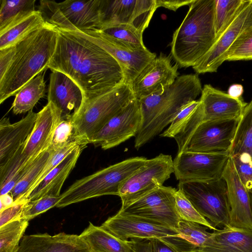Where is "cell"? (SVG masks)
<instances>
[{
    "mask_svg": "<svg viewBox=\"0 0 252 252\" xmlns=\"http://www.w3.org/2000/svg\"><path fill=\"white\" fill-rule=\"evenodd\" d=\"M180 189L197 211L217 226L229 224L230 206L222 177L208 181H180Z\"/></svg>",
    "mask_w": 252,
    "mask_h": 252,
    "instance_id": "52a82bcc",
    "label": "cell"
},
{
    "mask_svg": "<svg viewBox=\"0 0 252 252\" xmlns=\"http://www.w3.org/2000/svg\"><path fill=\"white\" fill-rule=\"evenodd\" d=\"M125 241L132 238H163L179 235L175 229L161 223L118 212L100 226Z\"/></svg>",
    "mask_w": 252,
    "mask_h": 252,
    "instance_id": "ac0fdd59",
    "label": "cell"
},
{
    "mask_svg": "<svg viewBox=\"0 0 252 252\" xmlns=\"http://www.w3.org/2000/svg\"><path fill=\"white\" fill-rule=\"evenodd\" d=\"M28 225V220L18 219L0 227V252H16Z\"/></svg>",
    "mask_w": 252,
    "mask_h": 252,
    "instance_id": "d6a6232c",
    "label": "cell"
},
{
    "mask_svg": "<svg viewBox=\"0 0 252 252\" xmlns=\"http://www.w3.org/2000/svg\"><path fill=\"white\" fill-rule=\"evenodd\" d=\"M35 0H1L0 31L12 22L35 11Z\"/></svg>",
    "mask_w": 252,
    "mask_h": 252,
    "instance_id": "1f68e13d",
    "label": "cell"
},
{
    "mask_svg": "<svg viewBox=\"0 0 252 252\" xmlns=\"http://www.w3.org/2000/svg\"><path fill=\"white\" fill-rule=\"evenodd\" d=\"M86 146L87 144L77 146L32 191L25 200L31 201L47 196H60L64 182Z\"/></svg>",
    "mask_w": 252,
    "mask_h": 252,
    "instance_id": "484cf974",
    "label": "cell"
},
{
    "mask_svg": "<svg viewBox=\"0 0 252 252\" xmlns=\"http://www.w3.org/2000/svg\"><path fill=\"white\" fill-rule=\"evenodd\" d=\"M60 199L61 195L58 197L47 196L35 200L27 201L24 205L20 218L29 221L56 207Z\"/></svg>",
    "mask_w": 252,
    "mask_h": 252,
    "instance_id": "60d3db41",
    "label": "cell"
},
{
    "mask_svg": "<svg viewBox=\"0 0 252 252\" xmlns=\"http://www.w3.org/2000/svg\"><path fill=\"white\" fill-rule=\"evenodd\" d=\"M133 252H153L152 243L150 239L132 238Z\"/></svg>",
    "mask_w": 252,
    "mask_h": 252,
    "instance_id": "7dc6e473",
    "label": "cell"
},
{
    "mask_svg": "<svg viewBox=\"0 0 252 252\" xmlns=\"http://www.w3.org/2000/svg\"><path fill=\"white\" fill-rule=\"evenodd\" d=\"M61 120V113L50 102L37 113L32 130L25 142L20 168L15 174L19 180L37 157L50 146L55 129Z\"/></svg>",
    "mask_w": 252,
    "mask_h": 252,
    "instance_id": "9a60e30c",
    "label": "cell"
},
{
    "mask_svg": "<svg viewBox=\"0 0 252 252\" xmlns=\"http://www.w3.org/2000/svg\"><path fill=\"white\" fill-rule=\"evenodd\" d=\"M27 201L24 200L19 202L14 203L10 207L0 212V227L5 224L21 219L22 212Z\"/></svg>",
    "mask_w": 252,
    "mask_h": 252,
    "instance_id": "7bdbcfd3",
    "label": "cell"
},
{
    "mask_svg": "<svg viewBox=\"0 0 252 252\" xmlns=\"http://www.w3.org/2000/svg\"><path fill=\"white\" fill-rule=\"evenodd\" d=\"M201 94L203 122L240 119L247 104L242 97H232L210 84L204 86Z\"/></svg>",
    "mask_w": 252,
    "mask_h": 252,
    "instance_id": "7402d4cb",
    "label": "cell"
},
{
    "mask_svg": "<svg viewBox=\"0 0 252 252\" xmlns=\"http://www.w3.org/2000/svg\"><path fill=\"white\" fill-rule=\"evenodd\" d=\"M99 30L117 39L136 45L145 46L143 41V32L133 25L119 24L105 27Z\"/></svg>",
    "mask_w": 252,
    "mask_h": 252,
    "instance_id": "8d00e7d4",
    "label": "cell"
},
{
    "mask_svg": "<svg viewBox=\"0 0 252 252\" xmlns=\"http://www.w3.org/2000/svg\"><path fill=\"white\" fill-rule=\"evenodd\" d=\"M0 212L10 207L14 203V199L10 193L0 196Z\"/></svg>",
    "mask_w": 252,
    "mask_h": 252,
    "instance_id": "681fc988",
    "label": "cell"
},
{
    "mask_svg": "<svg viewBox=\"0 0 252 252\" xmlns=\"http://www.w3.org/2000/svg\"><path fill=\"white\" fill-rule=\"evenodd\" d=\"M172 173L173 160L170 155L160 154L146 163L121 186L119 196L125 207L163 186Z\"/></svg>",
    "mask_w": 252,
    "mask_h": 252,
    "instance_id": "30bf717a",
    "label": "cell"
},
{
    "mask_svg": "<svg viewBox=\"0 0 252 252\" xmlns=\"http://www.w3.org/2000/svg\"><path fill=\"white\" fill-rule=\"evenodd\" d=\"M45 93L44 75L40 73L28 82L16 94L11 108L14 114L25 113L32 111Z\"/></svg>",
    "mask_w": 252,
    "mask_h": 252,
    "instance_id": "f546056e",
    "label": "cell"
},
{
    "mask_svg": "<svg viewBox=\"0 0 252 252\" xmlns=\"http://www.w3.org/2000/svg\"><path fill=\"white\" fill-rule=\"evenodd\" d=\"M230 158L242 184L248 191L252 194V160L239 156Z\"/></svg>",
    "mask_w": 252,
    "mask_h": 252,
    "instance_id": "b9f144b4",
    "label": "cell"
},
{
    "mask_svg": "<svg viewBox=\"0 0 252 252\" xmlns=\"http://www.w3.org/2000/svg\"><path fill=\"white\" fill-rule=\"evenodd\" d=\"M76 141L86 143L75 138L74 128L71 120H61L55 129L50 147L56 152Z\"/></svg>",
    "mask_w": 252,
    "mask_h": 252,
    "instance_id": "f35d334b",
    "label": "cell"
},
{
    "mask_svg": "<svg viewBox=\"0 0 252 252\" xmlns=\"http://www.w3.org/2000/svg\"><path fill=\"white\" fill-rule=\"evenodd\" d=\"M51 71L48 102L60 111L61 120H70L85 102L84 93L69 76L60 71Z\"/></svg>",
    "mask_w": 252,
    "mask_h": 252,
    "instance_id": "ffe728a7",
    "label": "cell"
},
{
    "mask_svg": "<svg viewBox=\"0 0 252 252\" xmlns=\"http://www.w3.org/2000/svg\"><path fill=\"white\" fill-rule=\"evenodd\" d=\"M245 0H215L214 27L216 37L234 17Z\"/></svg>",
    "mask_w": 252,
    "mask_h": 252,
    "instance_id": "836d02e7",
    "label": "cell"
},
{
    "mask_svg": "<svg viewBox=\"0 0 252 252\" xmlns=\"http://www.w3.org/2000/svg\"><path fill=\"white\" fill-rule=\"evenodd\" d=\"M176 190L175 188L161 186L121 207L119 212L155 221L177 230L182 220L175 206Z\"/></svg>",
    "mask_w": 252,
    "mask_h": 252,
    "instance_id": "7c38bea8",
    "label": "cell"
},
{
    "mask_svg": "<svg viewBox=\"0 0 252 252\" xmlns=\"http://www.w3.org/2000/svg\"><path fill=\"white\" fill-rule=\"evenodd\" d=\"M175 198L176 210L181 220L198 223L213 230L217 229L197 211L180 189H177Z\"/></svg>",
    "mask_w": 252,
    "mask_h": 252,
    "instance_id": "d590c367",
    "label": "cell"
},
{
    "mask_svg": "<svg viewBox=\"0 0 252 252\" xmlns=\"http://www.w3.org/2000/svg\"><path fill=\"white\" fill-rule=\"evenodd\" d=\"M230 206L229 224L252 230L250 193L242 184L230 158L223 171Z\"/></svg>",
    "mask_w": 252,
    "mask_h": 252,
    "instance_id": "44dd1931",
    "label": "cell"
},
{
    "mask_svg": "<svg viewBox=\"0 0 252 252\" xmlns=\"http://www.w3.org/2000/svg\"><path fill=\"white\" fill-rule=\"evenodd\" d=\"M99 0H42L38 10L46 22L62 30H99Z\"/></svg>",
    "mask_w": 252,
    "mask_h": 252,
    "instance_id": "ba28073f",
    "label": "cell"
},
{
    "mask_svg": "<svg viewBox=\"0 0 252 252\" xmlns=\"http://www.w3.org/2000/svg\"><path fill=\"white\" fill-rule=\"evenodd\" d=\"M170 43L171 57L181 67L193 66L213 45L215 0H193Z\"/></svg>",
    "mask_w": 252,
    "mask_h": 252,
    "instance_id": "277c9868",
    "label": "cell"
},
{
    "mask_svg": "<svg viewBox=\"0 0 252 252\" xmlns=\"http://www.w3.org/2000/svg\"><path fill=\"white\" fill-rule=\"evenodd\" d=\"M207 227L198 223L181 220L177 229L180 237L196 248L203 247L210 238L211 233Z\"/></svg>",
    "mask_w": 252,
    "mask_h": 252,
    "instance_id": "e575fe53",
    "label": "cell"
},
{
    "mask_svg": "<svg viewBox=\"0 0 252 252\" xmlns=\"http://www.w3.org/2000/svg\"><path fill=\"white\" fill-rule=\"evenodd\" d=\"M135 99L132 86L124 82L84 103L70 120L75 138L89 144L91 138L113 116Z\"/></svg>",
    "mask_w": 252,
    "mask_h": 252,
    "instance_id": "8992f818",
    "label": "cell"
},
{
    "mask_svg": "<svg viewBox=\"0 0 252 252\" xmlns=\"http://www.w3.org/2000/svg\"><path fill=\"white\" fill-rule=\"evenodd\" d=\"M16 252H92L79 235L61 232L24 236Z\"/></svg>",
    "mask_w": 252,
    "mask_h": 252,
    "instance_id": "603a6c76",
    "label": "cell"
},
{
    "mask_svg": "<svg viewBox=\"0 0 252 252\" xmlns=\"http://www.w3.org/2000/svg\"><path fill=\"white\" fill-rule=\"evenodd\" d=\"M250 198H251V210L252 213V194L250 193Z\"/></svg>",
    "mask_w": 252,
    "mask_h": 252,
    "instance_id": "f907efd6",
    "label": "cell"
},
{
    "mask_svg": "<svg viewBox=\"0 0 252 252\" xmlns=\"http://www.w3.org/2000/svg\"><path fill=\"white\" fill-rule=\"evenodd\" d=\"M229 153L230 157L242 156L252 160V99L239 119Z\"/></svg>",
    "mask_w": 252,
    "mask_h": 252,
    "instance_id": "f1b7e54d",
    "label": "cell"
},
{
    "mask_svg": "<svg viewBox=\"0 0 252 252\" xmlns=\"http://www.w3.org/2000/svg\"><path fill=\"white\" fill-rule=\"evenodd\" d=\"M225 61L252 60V28L233 44L227 53Z\"/></svg>",
    "mask_w": 252,
    "mask_h": 252,
    "instance_id": "74e56055",
    "label": "cell"
},
{
    "mask_svg": "<svg viewBox=\"0 0 252 252\" xmlns=\"http://www.w3.org/2000/svg\"><path fill=\"white\" fill-rule=\"evenodd\" d=\"M45 22L38 10L12 22L0 31V50L15 45L28 34L43 26Z\"/></svg>",
    "mask_w": 252,
    "mask_h": 252,
    "instance_id": "83f0119b",
    "label": "cell"
},
{
    "mask_svg": "<svg viewBox=\"0 0 252 252\" xmlns=\"http://www.w3.org/2000/svg\"><path fill=\"white\" fill-rule=\"evenodd\" d=\"M230 158L229 152H182L173 160L174 173L180 181H208L222 177Z\"/></svg>",
    "mask_w": 252,
    "mask_h": 252,
    "instance_id": "5bb4252c",
    "label": "cell"
},
{
    "mask_svg": "<svg viewBox=\"0 0 252 252\" xmlns=\"http://www.w3.org/2000/svg\"><path fill=\"white\" fill-rule=\"evenodd\" d=\"M252 28V0H246L207 53L193 66L197 73L217 72L225 61L227 52L246 31Z\"/></svg>",
    "mask_w": 252,
    "mask_h": 252,
    "instance_id": "8fae6325",
    "label": "cell"
},
{
    "mask_svg": "<svg viewBox=\"0 0 252 252\" xmlns=\"http://www.w3.org/2000/svg\"><path fill=\"white\" fill-rule=\"evenodd\" d=\"M202 90L198 75L185 74L161 91L138 99L142 120L134 147L139 149L160 133L184 106L196 100Z\"/></svg>",
    "mask_w": 252,
    "mask_h": 252,
    "instance_id": "3957f363",
    "label": "cell"
},
{
    "mask_svg": "<svg viewBox=\"0 0 252 252\" xmlns=\"http://www.w3.org/2000/svg\"><path fill=\"white\" fill-rule=\"evenodd\" d=\"M196 252H252V230L230 224L217 229Z\"/></svg>",
    "mask_w": 252,
    "mask_h": 252,
    "instance_id": "d4e9b609",
    "label": "cell"
},
{
    "mask_svg": "<svg viewBox=\"0 0 252 252\" xmlns=\"http://www.w3.org/2000/svg\"><path fill=\"white\" fill-rule=\"evenodd\" d=\"M75 31L109 53L121 65L125 83L132 85L136 78L157 55L146 46L127 43L110 36L98 29Z\"/></svg>",
    "mask_w": 252,
    "mask_h": 252,
    "instance_id": "9c48e42d",
    "label": "cell"
},
{
    "mask_svg": "<svg viewBox=\"0 0 252 252\" xmlns=\"http://www.w3.org/2000/svg\"><path fill=\"white\" fill-rule=\"evenodd\" d=\"M193 0H156L157 8L163 7L170 10L176 11L179 8L189 5Z\"/></svg>",
    "mask_w": 252,
    "mask_h": 252,
    "instance_id": "bcb514c9",
    "label": "cell"
},
{
    "mask_svg": "<svg viewBox=\"0 0 252 252\" xmlns=\"http://www.w3.org/2000/svg\"><path fill=\"white\" fill-rule=\"evenodd\" d=\"M239 119L202 122L183 152L216 153L229 152Z\"/></svg>",
    "mask_w": 252,
    "mask_h": 252,
    "instance_id": "e0dca14e",
    "label": "cell"
},
{
    "mask_svg": "<svg viewBox=\"0 0 252 252\" xmlns=\"http://www.w3.org/2000/svg\"><path fill=\"white\" fill-rule=\"evenodd\" d=\"M148 159L143 157L129 158L77 180L61 194L56 207H64L103 195L119 196L123 184Z\"/></svg>",
    "mask_w": 252,
    "mask_h": 252,
    "instance_id": "5b68a950",
    "label": "cell"
},
{
    "mask_svg": "<svg viewBox=\"0 0 252 252\" xmlns=\"http://www.w3.org/2000/svg\"><path fill=\"white\" fill-rule=\"evenodd\" d=\"M92 252H133L131 241L122 240L102 227L89 222L79 235Z\"/></svg>",
    "mask_w": 252,
    "mask_h": 252,
    "instance_id": "4316f807",
    "label": "cell"
},
{
    "mask_svg": "<svg viewBox=\"0 0 252 252\" xmlns=\"http://www.w3.org/2000/svg\"><path fill=\"white\" fill-rule=\"evenodd\" d=\"M157 8L156 0H99V30L129 24L144 32Z\"/></svg>",
    "mask_w": 252,
    "mask_h": 252,
    "instance_id": "4fadbf2b",
    "label": "cell"
},
{
    "mask_svg": "<svg viewBox=\"0 0 252 252\" xmlns=\"http://www.w3.org/2000/svg\"><path fill=\"white\" fill-rule=\"evenodd\" d=\"M244 93L243 86L239 84H234L230 86L228 89L227 94L230 96L240 98Z\"/></svg>",
    "mask_w": 252,
    "mask_h": 252,
    "instance_id": "c3c4849f",
    "label": "cell"
},
{
    "mask_svg": "<svg viewBox=\"0 0 252 252\" xmlns=\"http://www.w3.org/2000/svg\"><path fill=\"white\" fill-rule=\"evenodd\" d=\"M199 103V100H195L184 106L174 118L168 128L160 136L174 138L183 130Z\"/></svg>",
    "mask_w": 252,
    "mask_h": 252,
    "instance_id": "ab89813d",
    "label": "cell"
},
{
    "mask_svg": "<svg viewBox=\"0 0 252 252\" xmlns=\"http://www.w3.org/2000/svg\"><path fill=\"white\" fill-rule=\"evenodd\" d=\"M142 120L139 100L135 99L113 116L90 140L103 150L115 147L135 136Z\"/></svg>",
    "mask_w": 252,
    "mask_h": 252,
    "instance_id": "2e32d148",
    "label": "cell"
},
{
    "mask_svg": "<svg viewBox=\"0 0 252 252\" xmlns=\"http://www.w3.org/2000/svg\"><path fill=\"white\" fill-rule=\"evenodd\" d=\"M149 239L152 243L153 252H181L165 238Z\"/></svg>",
    "mask_w": 252,
    "mask_h": 252,
    "instance_id": "f6af8a7d",
    "label": "cell"
},
{
    "mask_svg": "<svg viewBox=\"0 0 252 252\" xmlns=\"http://www.w3.org/2000/svg\"><path fill=\"white\" fill-rule=\"evenodd\" d=\"M37 113L29 111L24 118L11 124L7 118L0 122V167L4 165L25 143L34 127Z\"/></svg>",
    "mask_w": 252,
    "mask_h": 252,
    "instance_id": "cb8c5ba5",
    "label": "cell"
},
{
    "mask_svg": "<svg viewBox=\"0 0 252 252\" xmlns=\"http://www.w3.org/2000/svg\"><path fill=\"white\" fill-rule=\"evenodd\" d=\"M15 46L0 50V78L6 73L15 54Z\"/></svg>",
    "mask_w": 252,
    "mask_h": 252,
    "instance_id": "ee69618b",
    "label": "cell"
},
{
    "mask_svg": "<svg viewBox=\"0 0 252 252\" xmlns=\"http://www.w3.org/2000/svg\"><path fill=\"white\" fill-rule=\"evenodd\" d=\"M58 38L55 26L46 22L14 46L15 54L6 73L0 78V103L16 95L31 80L48 68Z\"/></svg>",
    "mask_w": 252,
    "mask_h": 252,
    "instance_id": "7a4b0ae2",
    "label": "cell"
},
{
    "mask_svg": "<svg viewBox=\"0 0 252 252\" xmlns=\"http://www.w3.org/2000/svg\"><path fill=\"white\" fill-rule=\"evenodd\" d=\"M179 65H173L170 55L161 53L136 78L131 86L137 99L151 95L172 84L178 78Z\"/></svg>",
    "mask_w": 252,
    "mask_h": 252,
    "instance_id": "d6986e66",
    "label": "cell"
},
{
    "mask_svg": "<svg viewBox=\"0 0 252 252\" xmlns=\"http://www.w3.org/2000/svg\"><path fill=\"white\" fill-rule=\"evenodd\" d=\"M56 29L57 44L48 67L75 82L84 103L125 82L121 65L107 51L75 31Z\"/></svg>",
    "mask_w": 252,
    "mask_h": 252,
    "instance_id": "6da1fadb",
    "label": "cell"
},
{
    "mask_svg": "<svg viewBox=\"0 0 252 252\" xmlns=\"http://www.w3.org/2000/svg\"><path fill=\"white\" fill-rule=\"evenodd\" d=\"M55 152L50 146L35 160L23 177L9 192L13 197L14 203L22 201L24 197L34 183L48 160Z\"/></svg>",
    "mask_w": 252,
    "mask_h": 252,
    "instance_id": "4dcf8cb0",
    "label": "cell"
}]
</instances>
